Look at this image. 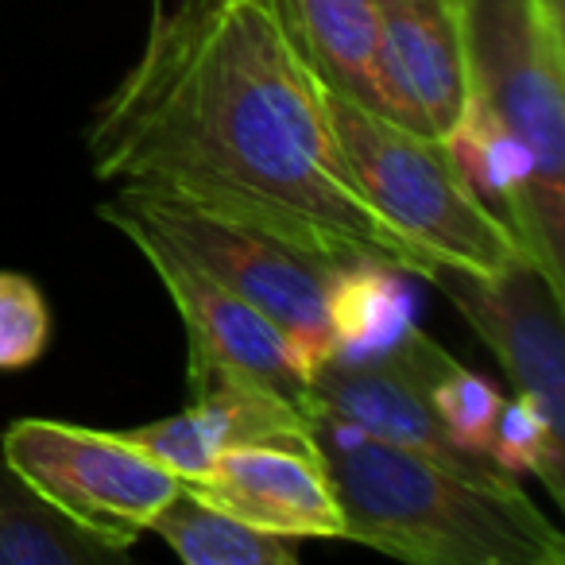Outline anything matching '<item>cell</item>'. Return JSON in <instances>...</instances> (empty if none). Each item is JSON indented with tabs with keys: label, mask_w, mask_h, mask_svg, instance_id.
Returning <instances> with one entry per match:
<instances>
[{
	"label": "cell",
	"mask_w": 565,
	"mask_h": 565,
	"mask_svg": "<svg viewBox=\"0 0 565 565\" xmlns=\"http://www.w3.org/2000/svg\"><path fill=\"white\" fill-rule=\"evenodd\" d=\"M407 279L415 275L372 259L341 264L330 291L333 356L345 361L380 356L415 326V299L407 291Z\"/></svg>",
	"instance_id": "5bb4252c"
},
{
	"label": "cell",
	"mask_w": 565,
	"mask_h": 565,
	"mask_svg": "<svg viewBox=\"0 0 565 565\" xmlns=\"http://www.w3.org/2000/svg\"><path fill=\"white\" fill-rule=\"evenodd\" d=\"M384 117L446 140L465 109L461 0H376Z\"/></svg>",
	"instance_id": "30bf717a"
},
{
	"label": "cell",
	"mask_w": 565,
	"mask_h": 565,
	"mask_svg": "<svg viewBox=\"0 0 565 565\" xmlns=\"http://www.w3.org/2000/svg\"><path fill=\"white\" fill-rule=\"evenodd\" d=\"M279 9L326 86L384 113L376 0H279Z\"/></svg>",
	"instance_id": "4fadbf2b"
},
{
	"label": "cell",
	"mask_w": 565,
	"mask_h": 565,
	"mask_svg": "<svg viewBox=\"0 0 565 565\" xmlns=\"http://www.w3.org/2000/svg\"><path fill=\"white\" fill-rule=\"evenodd\" d=\"M434 341L418 326H411L387 353L345 361L330 356L310 376V395L318 407L333 411L345 423L361 426L372 438H384L392 446L423 449L449 465H461L472 472H500L488 457L469 454L446 434L438 415L426 399V361Z\"/></svg>",
	"instance_id": "9c48e42d"
},
{
	"label": "cell",
	"mask_w": 565,
	"mask_h": 565,
	"mask_svg": "<svg viewBox=\"0 0 565 565\" xmlns=\"http://www.w3.org/2000/svg\"><path fill=\"white\" fill-rule=\"evenodd\" d=\"M125 438L182 484H198L233 446H315L310 411L241 380H202L179 415L125 430Z\"/></svg>",
	"instance_id": "8fae6325"
},
{
	"label": "cell",
	"mask_w": 565,
	"mask_h": 565,
	"mask_svg": "<svg viewBox=\"0 0 565 565\" xmlns=\"http://www.w3.org/2000/svg\"><path fill=\"white\" fill-rule=\"evenodd\" d=\"M94 174L171 190L338 264L426 279L438 259L353 182L322 78L279 0H179L89 125Z\"/></svg>",
	"instance_id": "6da1fadb"
},
{
	"label": "cell",
	"mask_w": 565,
	"mask_h": 565,
	"mask_svg": "<svg viewBox=\"0 0 565 565\" xmlns=\"http://www.w3.org/2000/svg\"><path fill=\"white\" fill-rule=\"evenodd\" d=\"M322 97L353 182L407 241L441 264L488 275L526 259L515 236L465 186L446 140L411 132L326 82Z\"/></svg>",
	"instance_id": "5b68a950"
},
{
	"label": "cell",
	"mask_w": 565,
	"mask_h": 565,
	"mask_svg": "<svg viewBox=\"0 0 565 565\" xmlns=\"http://www.w3.org/2000/svg\"><path fill=\"white\" fill-rule=\"evenodd\" d=\"M0 454L32 492L120 550H132L182 488L174 472L140 454L125 434L55 418L12 423L0 438Z\"/></svg>",
	"instance_id": "8992f818"
},
{
	"label": "cell",
	"mask_w": 565,
	"mask_h": 565,
	"mask_svg": "<svg viewBox=\"0 0 565 565\" xmlns=\"http://www.w3.org/2000/svg\"><path fill=\"white\" fill-rule=\"evenodd\" d=\"M140 248L167 299L174 302L190 345V387L202 380H241L256 384L302 411H315L310 395V364L295 349V341L248 299L228 291L225 282L205 275L186 256L167 248L151 233L136 225H117Z\"/></svg>",
	"instance_id": "52a82bcc"
},
{
	"label": "cell",
	"mask_w": 565,
	"mask_h": 565,
	"mask_svg": "<svg viewBox=\"0 0 565 565\" xmlns=\"http://www.w3.org/2000/svg\"><path fill=\"white\" fill-rule=\"evenodd\" d=\"M562 449H565V434H557L519 395L500 403L484 441V457L495 469L508 472V477H539L554 500H565Z\"/></svg>",
	"instance_id": "e0dca14e"
},
{
	"label": "cell",
	"mask_w": 565,
	"mask_h": 565,
	"mask_svg": "<svg viewBox=\"0 0 565 565\" xmlns=\"http://www.w3.org/2000/svg\"><path fill=\"white\" fill-rule=\"evenodd\" d=\"M51 341V307L28 275L0 271V372L28 369Z\"/></svg>",
	"instance_id": "d6986e66"
},
{
	"label": "cell",
	"mask_w": 565,
	"mask_h": 565,
	"mask_svg": "<svg viewBox=\"0 0 565 565\" xmlns=\"http://www.w3.org/2000/svg\"><path fill=\"white\" fill-rule=\"evenodd\" d=\"M151 534L167 542L190 565H295V539L259 531L233 511L210 503L202 492L182 484L163 511L151 519Z\"/></svg>",
	"instance_id": "9a60e30c"
},
{
	"label": "cell",
	"mask_w": 565,
	"mask_h": 565,
	"mask_svg": "<svg viewBox=\"0 0 565 565\" xmlns=\"http://www.w3.org/2000/svg\"><path fill=\"white\" fill-rule=\"evenodd\" d=\"M310 438L349 542L415 565H565L562 531L508 472L392 446L318 403Z\"/></svg>",
	"instance_id": "7a4b0ae2"
},
{
	"label": "cell",
	"mask_w": 565,
	"mask_h": 565,
	"mask_svg": "<svg viewBox=\"0 0 565 565\" xmlns=\"http://www.w3.org/2000/svg\"><path fill=\"white\" fill-rule=\"evenodd\" d=\"M102 217L113 228L136 225L151 233L205 275L225 282L228 291L264 310L295 341L302 361L310 364V376L333 356L330 291L341 271L338 259L307 252L287 236L267 233L171 190L125 186L102 205Z\"/></svg>",
	"instance_id": "277c9868"
},
{
	"label": "cell",
	"mask_w": 565,
	"mask_h": 565,
	"mask_svg": "<svg viewBox=\"0 0 565 565\" xmlns=\"http://www.w3.org/2000/svg\"><path fill=\"white\" fill-rule=\"evenodd\" d=\"M128 550L47 503L4 465L0 469V565H120Z\"/></svg>",
	"instance_id": "2e32d148"
},
{
	"label": "cell",
	"mask_w": 565,
	"mask_h": 565,
	"mask_svg": "<svg viewBox=\"0 0 565 565\" xmlns=\"http://www.w3.org/2000/svg\"><path fill=\"white\" fill-rule=\"evenodd\" d=\"M465 97L531 163V264L565 295V28L562 0H461Z\"/></svg>",
	"instance_id": "3957f363"
},
{
	"label": "cell",
	"mask_w": 565,
	"mask_h": 565,
	"mask_svg": "<svg viewBox=\"0 0 565 565\" xmlns=\"http://www.w3.org/2000/svg\"><path fill=\"white\" fill-rule=\"evenodd\" d=\"M190 488L282 539H345L341 503L315 446H233Z\"/></svg>",
	"instance_id": "7c38bea8"
},
{
	"label": "cell",
	"mask_w": 565,
	"mask_h": 565,
	"mask_svg": "<svg viewBox=\"0 0 565 565\" xmlns=\"http://www.w3.org/2000/svg\"><path fill=\"white\" fill-rule=\"evenodd\" d=\"M426 282H434L492 349L519 399L565 434V295L554 282L531 259H515L492 275L438 259Z\"/></svg>",
	"instance_id": "ba28073f"
},
{
	"label": "cell",
	"mask_w": 565,
	"mask_h": 565,
	"mask_svg": "<svg viewBox=\"0 0 565 565\" xmlns=\"http://www.w3.org/2000/svg\"><path fill=\"white\" fill-rule=\"evenodd\" d=\"M426 399L457 446L484 457L488 430H492V418L503 403L500 387H492L484 376L469 372L434 345L430 361H426Z\"/></svg>",
	"instance_id": "ac0fdd59"
}]
</instances>
